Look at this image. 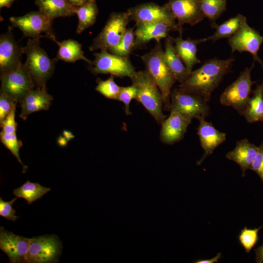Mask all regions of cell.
<instances>
[{"instance_id": "22", "label": "cell", "mask_w": 263, "mask_h": 263, "mask_svg": "<svg viewBox=\"0 0 263 263\" xmlns=\"http://www.w3.org/2000/svg\"><path fill=\"white\" fill-rule=\"evenodd\" d=\"M258 150V147L250 143L247 139L238 141L234 149L227 152L225 157L239 165L242 175L250 169Z\"/></svg>"}, {"instance_id": "6", "label": "cell", "mask_w": 263, "mask_h": 263, "mask_svg": "<svg viewBox=\"0 0 263 263\" xmlns=\"http://www.w3.org/2000/svg\"><path fill=\"white\" fill-rule=\"evenodd\" d=\"M130 20L128 11L111 13L102 30L93 39L89 50L91 51L97 49L108 51L116 46L126 32Z\"/></svg>"}, {"instance_id": "39", "label": "cell", "mask_w": 263, "mask_h": 263, "mask_svg": "<svg viewBox=\"0 0 263 263\" xmlns=\"http://www.w3.org/2000/svg\"><path fill=\"white\" fill-rule=\"evenodd\" d=\"M250 169L259 176L263 183V143L258 147L257 155Z\"/></svg>"}, {"instance_id": "12", "label": "cell", "mask_w": 263, "mask_h": 263, "mask_svg": "<svg viewBox=\"0 0 263 263\" xmlns=\"http://www.w3.org/2000/svg\"><path fill=\"white\" fill-rule=\"evenodd\" d=\"M9 20L13 27L21 31L23 37L40 38L42 37L41 34L45 33L46 37L52 40L56 38L52 28L53 20L39 11L20 17H12Z\"/></svg>"}, {"instance_id": "37", "label": "cell", "mask_w": 263, "mask_h": 263, "mask_svg": "<svg viewBox=\"0 0 263 263\" xmlns=\"http://www.w3.org/2000/svg\"><path fill=\"white\" fill-rule=\"evenodd\" d=\"M18 197L13 199L10 201L6 202L0 198V215L6 219L12 221H16L19 218L16 216V210L13 208V203L17 200Z\"/></svg>"}, {"instance_id": "28", "label": "cell", "mask_w": 263, "mask_h": 263, "mask_svg": "<svg viewBox=\"0 0 263 263\" xmlns=\"http://www.w3.org/2000/svg\"><path fill=\"white\" fill-rule=\"evenodd\" d=\"M252 93L244 115L249 123L263 122V82L257 85Z\"/></svg>"}, {"instance_id": "32", "label": "cell", "mask_w": 263, "mask_h": 263, "mask_svg": "<svg viewBox=\"0 0 263 263\" xmlns=\"http://www.w3.org/2000/svg\"><path fill=\"white\" fill-rule=\"evenodd\" d=\"M113 77L111 75L105 80L97 79L95 90L107 98L117 100L121 87L116 83Z\"/></svg>"}, {"instance_id": "5", "label": "cell", "mask_w": 263, "mask_h": 263, "mask_svg": "<svg viewBox=\"0 0 263 263\" xmlns=\"http://www.w3.org/2000/svg\"><path fill=\"white\" fill-rule=\"evenodd\" d=\"M253 66V64L242 71L238 77L225 90L220 98L221 104L233 108L243 115L252 93V86L256 83L251 78Z\"/></svg>"}, {"instance_id": "1", "label": "cell", "mask_w": 263, "mask_h": 263, "mask_svg": "<svg viewBox=\"0 0 263 263\" xmlns=\"http://www.w3.org/2000/svg\"><path fill=\"white\" fill-rule=\"evenodd\" d=\"M234 60V57L207 60L200 68L192 71L179 86L199 95L208 102L212 92L230 71Z\"/></svg>"}, {"instance_id": "36", "label": "cell", "mask_w": 263, "mask_h": 263, "mask_svg": "<svg viewBox=\"0 0 263 263\" xmlns=\"http://www.w3.org/2000/svg\"><path fill=\"white\" fill-rule=\"evenodd\" d=\"M18 102L4 94L0 95V122L15 108Z\"/></svg>"}, {"instance_id": "24", "label": "cell", "mask_w": 263, "mask_h": 263, "mask_svg": "<svg viewBox=\"0 0 263 263\" xmlns=\"http://www.w3.org/2000/svg\"><path fill=\"white\" fill-rule=\"evenodd\" d=\"M39 11L51 19L59 17H69L76 14L77 6L67 0H35Z\"/></svg>"}, {"instance_id": "34", "label": "cell", "mask_w": 263, "mask_h": 263, "mask_svg": "<svg viewBox=\"0 0 263 263\" xmlns=\"http://www.w3.org/2000/svg\"><path fill=\"white\" fill-rule=\"evenodd\" d=\"M262 227V226L257 228L250 229L244 226L241 229L238 240L246 253H249L257 244L258 240V232Z\"/></svg>"}, {"instance_id": "15", "label": "cell", "mask_w": 263, "mask_h": 263, "mask_svg": "<svg viewBox=\"0 0 263 263\" xmlns=\"http://www.w3.org/2000/svg\"><path fill=\"white\" fill-rule=\"evenodd\" d=\"M30 238H25L0 227V249L11 263H26Z\"/></svg>"}, {"instance_id": "14", "label": "cell", "mask_w": 263, "mask_h": 263, "mask_svg": "<svg viewBox=\"0 0 263 263\" xmlns=\"http://www.w3.org/2000/svg\"><path fill=\"white\" fill-rule=\"evenodd\" d=\"M165 5L176 19L181 34L185 24L193 26L205 18L200 8V0H169Z\"/></svg>"}, {"instance_id": "8", "label": "cell", "mask_w": 263, "mask_h": 263, "mask_svg": "<svg viewBox=\"0 0 263 263\" xmlns=\"http://www.w3.org/2000/svg\"><path fill=\"white\" fill-rule=\"evenodd\" d=\"M62 250V243L56 235H45L33 237L30 238L26 263H57Z\"/></svg>"}, {"instance_id": "7", "label": "cell", "mask_w": 263, "mask_h": 263, "mask_svg": "<svg viewBox=\"0 0 263 263\" xmlns=\"http://www.w3.org/2000/svg\"><path fill=\"white\" fill-rule=\"evenodd\" d=\"M170 99V110H175L191 120L206 117L209 114V107L207 101L179 86L171 90Z\"/></svg>"}, {"instance_id": "9", "label": "cell", "mask_w": 263, "mask_h": 263, "mask_svg": "<svg viewBox=\"0 0 263 263\" xmlns=\"http://www.w3.org/2000/svg\"><path fill=\"white\" fill-rule=\"evenodd\" d=\"M94 59L89 69L94 75L110 74L119 77H132L135 70L129 57L120 56L107 50L94 54Z\"/></svg>"}, {"instance_id": "20", "label": "cell", "mask_w": 263, "mask_h": 263, "mask_svg": "<svg viewBox=\"0 0 263 263\" xmlns=\"http://www.w3.org/2000/svg\"><path fill=\"white\" fill-rule=\"evenodd\" d=\"M52 100V96L47 93L46 88L31 90L20 103L21 111L19 117L25 120L33 113L48 110Z\"/></svg>"}, {"instance_id": "11", "label": "cell", "mask_w": 263, "mask_h": 263, "mask_svg": "<svg viewBox=\"0 0 263 263\" xmlns=\"http://www.w3.org/2000/svg\"><path fill=\"white\" fill-rule=\"evenodd\" d=\"M130 20L135 25L143 22L161 23L168 25L172 31L181 33L177 21L171 12L164 5L160 6L152 2L144 3L127 10Z\"/></svg>"}, {"instance_id": "41", "label": "cell", "mask_w": 263, "mask_h": 263, "mask_svg": "<svg viewBox=\"0 0 263 263\" xmlns=\"http://www.w3.org/2000/svg\"><path fill=\"white\" fill-rule=\"evenodd\" d=\"M221 257V253H219L214 257L209 259L199 260L195 262V263H214L218 262Z\"/></svg>"}, {"instance_id": "33", "label": "cell", "mask_w": 263, "mask_h": 263, "mask_svg": "<svg viewBox=\"0 0 263 263\" xmlns=\"http://www.w3.org/2000/svg\"><path fill=\"white\" fill-rule=\"evenodd\" d=\"M0 138L1 143L11 151L19 163L23 166V170L25 172L27 167L23 164L19 154V150L22 147V142L18 139L16 132L6 133L1 131Z\"/></svg>"}, {"instance_id": "35", "label": "cell", "mask_w": 263, "mask_h": 263, "mask_svg": "<svg viewBox=\"0 0 263 263\" xmlns=\"http://www.w3.org/2000/svg\"><path fill=\"white\" fill-rule=\"evenodd\" d=\"M136 89L132 84L126 87H121L119 93L118 100L125 105V111L127 115H131L130 104L132 99L136 98Z\"/></svg>"}, {"instance_id": "4", "label": "cell", "mask_w": 263, "mask_h": 263, "mask_svg": "<svg viewBox=\"0 0 263 263\" xmlns=\"http://www.w3.org/2000/svg\"><path fill=\"white\" fill-rule=\"evenodd\" d=\"M39 38H30L22 47L27 58L24 66L37 88H46V83L52 75L56 58L51 59L40 46Z\"/></svg>"}, {"instance_id": "13", "label": "cell", "mask_w": 263, "mask_h": 263, "mask_svg": "<svg viewBox=\"0 0 263 263\" xmlns=\"http://www.w3.org/2000/svg\"><path fill=\"white\" fill-rule=\"evenodd\" d=\"M228 42L231 53L235 51L248 52L252 56L253 60L260 63L263 67V62L258 55L260 46L263 43V36L248 25L246 19L243 21L237 32L228 38Z\"/></svg>"}, {"instance_id": "10", "label": "cell", "mask_w": 263, "mask_h": 263, "mask_svg": "<svg viewBox=\"0 0 263 263\" xmlns=\"http://www.w3.org/2000/svg\"><path fill=\"white\" fill-rule=\"evenodd\" d=\"M0 80V93L5 94L19 103L35 86L22 63L9 72L1 74Z\"/></svg>"}, {"instance_id": "29", "label": "cell", "mask_w": 263, "mask_h": 263, "mask_svg": "<svg viewBox=\"0 0 263 263\" xmlns=\"http://www.w3.org/2000/svg\"><path fill=\"white\" fill-rule=\"evenodd\" d=\"M50 190V188L43 187L38 183L27 180L20 187L14 189L13 193L16 197L24 199L28 205H30Z\"/></svg>"}, {"instance_id": "18", "label": "cell", "mask_w": 263, "mask_h": 263, "mask_svg": "<svg viewBox=\"0 0 263 263\" xmlns=\"http://www.w3.org/2000/svg\"><path fill=\"white\" fill-rule=\"evenodd\" d=\"M205 118L199 117L197 118L199 122L197 134L204 150L202 158L197 162L198 165L211 155L214 150L226 139V133L217 130L211 122L206 121Z\"/></svg>"}, {"instance_id": "38", "label": "cell", "mask_w": 263, "mask_h": 263, "mask_svg": "<svg viewBox=\"0 0 263 263\" xmlns=\"http://www.w3.org/2000/svg\"><path fill=\"white\" fill-rule=\"evenodd\" d=\"M16 108L14 109L0 123L1 132L6 133H16L17 123L15 121Z\"/></svg>"}, {"instance_id": "27", "label": "cell", "mask_w": 263, "mask_h": 263, "mask_svg": "<svg viewBox=\"0 0 263 263\" xmlns=\"http://www.w3.org/2000/svg\"><path fill=\"white\" fill-rule=\"evenodd\" d=\"M76 15L78 22L76 30L77 34L93 26L96 21L98 9L95 0H87L83 4L77 7Z\"/></svg>"}, {"instance_id": "2", "label": "cell", "mask_w": 263, "mask_h": 263, "mask_svg": "<svg viewBox=\"0 0 263 263\" xmlns=\"http://www.w3.org/2000/svg\"><path fill=\"white\" fill-rule=\"evenodd\" d=\"M130 79L136 89L135 100L144 106L158 124H161L166 119L163 112V97L151 75L145 70L136 72Z\"/></svg>"}, {"instance_id": "40", "label": "cell", "mask_w": 263, "mask_h": 263, "mask_svg": "<svg viewBox=\"0 0 263 263\" xmlns=\"http://www.w3.org/2000/svg\"><path fill=\"white\" fill-rule=\"evenodd\" d=\"M256 257L255 260L257 263H263V244L255 249Z\"/></svg>"}, {"instance_id": "43", "label": "cell", "mask_w": 263, "mask_h": 263, "mask_svg": "<svg viewBox=\"0 0 263 263\" xmlns=\"http://www.w3.org/2000/svg\"><path fill=\"white\" fill-rule=\"evenodd\" d=\"M68 2L75 6H79L83 4L87 0H67Z\"/></svg>"}, {"instance_id": "17", "label": "cell", "mask_w": 263, "mask_h": 263, "mask_svg": "<svg viewBox=\"0 0 263 263\" xmlns=\"http://www.w3.org/2000/svg\"><path fill=\"white\" fill-rule=\"evenodd\" d=\"M191 120L178 112L170 110L169 116L161 123L160 132L161 142L170 145L182 140Z\"/></svg>"}, {"instance_id": "30", "label": "cell", "mask_w": 263, "mask_h": 263, "mask_svg": "<svg viewBox=\"0 0 263 263\" xmlns=\"http://www.w3.org/2000/svg\"><path fill=\"white\" fill-rule=\"evenodd\" d=\"M134 28H128L119 42L108 50L113 54L129 57L132 50L134 49Z\"/></svg>"}, {"instance_id": "16", "label": "cell", "mask_w": 263, "mask_h": 263, "mask_svg": "<svg viewBox=\"0 0 263 263\" xmlns=\"http://www.w3.org/2000/svg\"><path fill=\"white\" fill-rule=\"evenodd\" d=\"M22 47L15 39L11 27L0 37V71L3 74L16 68L22 63Z\"/></svg>"}, {"instance_id": "19", "label": "cell", "mask_w": 263, "mask_h": 263, "mask_svg": "<svg viewBox=\"0 0 263 263\" xmlns=\"http://www.w3.org/2000/svg\"><path fill=\"white\" fill-rule=\"evenodd\" d=\"M134 49L142 48L152 39L160 43L172 31L168 25L161 23L143 22L135 25Z\"/></svg>"}, {"instance_id": "26", "label": "cell", "mask_w": 263, "mask_h": 263, "mask_svg": "<svg viewBox=\"0 0 263 263\" xmlns=\"http://www.w3.org/2000/svg\"><path fill=\"white\" fill-rule=\"evenodd\" d=\"M245 19V17L238 14L221 24H217L215 21L212 22L211 26L215 29V31L211 36L206 38V41L210 40L214 42L220 39L229 38L237 32Z\"/></svg>"}, {"instance_id": "31", "label": "cell", "mask_w": 263, "mask_h": 263, "mask_svg": "<svg viewBox=\"0 0 263 263\" xmlns=\"http://www.w3.org/2000/svg\"><path fill=\"white\" fill-rule=\"evenodd\" d=\"M226 5V0H200V8L204 17L212 22L225 10Z\"/></svg>"}, {"instance_id": "42", "label": "cell", "mask_w": 263, "mask_h": 263, "mask_svg": "<svg viewBox=\"0 0 263 263\" xmlns=\"http://www.w3.org/2000/svg\"><path fill=\"white\" fill-rule=\"evenodd\" d=\"M15 0H0V8H9Z\"/></svg>"}, {"instance_id": "25", "label": "cell", "mask_w": 263, "mask_h": 263, "mask_svg": "<svg viewBox=\"0 0 263 263\" xmlns=\"http://www.w3.org/2000/svg\"><path fill=\"white\" fill-rule=\"evenodd\" d=\"M52 40L55 41L59 47L56 57L57 60L60 59L66 62H74L79 60H83L90 66L93 64V61L85 56L82 50V45L77 41L68 39L59 42L56 38Z\"/></svg>"}, {"instance_id": "23", "label": "cell", "mask_w": 263, "mask_h": 263, "mask_svg": "<svg viewBox=\"0 0 263 263\" xmlns=\"http://www.w3.org/2000/svg\"><path fill=\"white\" fill-rule=\"evenodd\" d=\"M164 58L167 66L176 81L183 83L190 74L178 54L170 36L165 38Z\"/></svg>"}, {"instance_id": "3", "label": "cell", "mask_w": 263, "mask_h": 263, "mask_svg": "<svg viewBox=\"0 0 263 263\" xmlns=\"http://www.w3.org/2000/svg\"><path fill=\"white\" fill-rule=\"evenodd\" d=\"M141 57L161 92L164 110H169L170 92L176 80L166 64L160 42Z\"/></svg>"}, {"instance_id": "21", "label": "cell", "mask_w": 263, "mask_h": 263, "mask_svg": "<svg viewBox=\"0 0 263 263\" xmlns=\"http://www.w3.org/2000/svg\"><path fill=\"white\" fill-rule=\"evenodd\" d=\"M170 38L178 54L190 73L194 66L201 63L200 60L197 56V46L199 44L207 41L206 38L197 39L188 38L184 39L182 38V35H179L176 38Z\"/></svg>"}]
</instances>
